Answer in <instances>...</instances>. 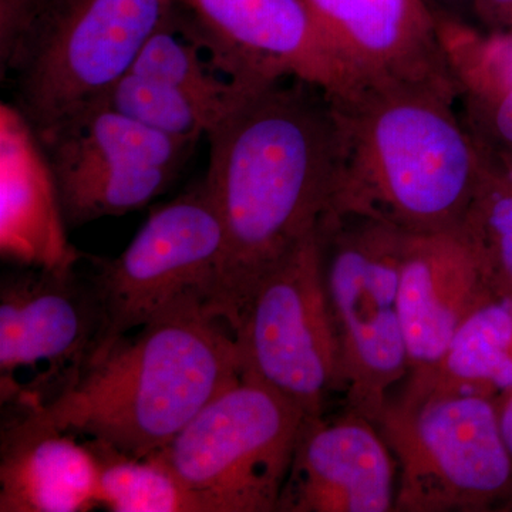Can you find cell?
<instances>
[{"label":"cell","instance_id":"obj_5","mask_svg":"<svg viewBox=\"0 0 512 512\" xmlns=\"http://www.w3.org/2000/svg\"><path fill=\"white\" fill-rule=\"evenodd\" d=\"M406 234L393 222L353 211H333L320 227L346 409L375 423L393 387L410 373L399 306Z\"/></svg>","mask_w":512,"mask_h":512},{"label":"cell","instance_id":"obj_28","mask_svg":"<svg viewBox=\"0 0 512 512\" xmlns=\"http://www.w3.org/2000/svg\"><path fill=\"white\" fill-rule=\"evenodd\" d=\"M498 417H500L501 433H503L505 446H507L512 460V392L505 400L503 407L498 410Z\"/></svg>","mask_w":512,"mask_h":512},{"label":"cell","instance_id":"obj_16","mask_svg":"<svg viewBox=\"0 0 512 512\" xmlns=\"http://www.w3.org/2000/svg\"><path fill=\"white\" fill-rule=\"evenodd\" d=\"M76 434L25 410H2L0 512H89L100 508V471Z\"/></svg>","mask_w":512,"mask_h":512},{"label":"cell","instance_id":"obj_17","mask_svg":"<svg viewBox=\"0 0 512 512\" xmlns=\"http://www.w3.org/2000/svg\"><path fill=\"white\" fill-rule=\"evenodd\" d=\"M43 146L52 165L123 163L180 173L197 141L160 133L107 104L63 128Z\"/></svg>","mask_w":512,"mask_h":512},{"label":"cell","instance_id":"obj_12","mask_svg":"<svg viewBox=\"0 0 512 512\" xmlns=\"http://www.w3.org/2000/svg\"><path fill=\"white\" fill-rule=\"evenodd\" d=\"M397 464L379 426L345 409L306 417L276 512H392Z\"/></svg>","mask_w":512,"mask_h":512},{"label":"cell","instance_id":"obj_15","mask_svg":"<svg viewBox=\"0 0 512 512\" xmlns=\"http://www.w3.org/2000/svg\"><path fill=\"white\" fill-rule=\"evenodd\" d=\"M55 171L35 128L16 106H0V255L13 266L79 264L67 238Z\"/></svg>","mask_w":512,"mask_h":512},{"label":"cell","instance_id":"obj_3","mask_svg":"<svg viewBox=\"0 0 512 512\" xmlns=\"http://www.w3.org/2000/svg\"><path fill=\"white\" fill-rule=\"evenodd\" d=\"M241 379L234 332L207 299L188 295L97 356L62 399L36 413L128 456L156 453Z\"/></svg>","mask_w":512,"mask_h":512},{"label":"cell","instance_id":"obj_24","mask_svg":"<svg viewBox=\"0 0 512 512\" xmlns=\"http://www.w3.org/2000/svg\"><path fill=\"white\" fill-rule=\"evenodd\" d=\"M461 114L483 153H512V86L494 92L461 94Z\"/></svg>","mask_w":512,"mask_h":512},{"label":"cell","instance_id":"obj_1","mask_svg":"<svg viewBox=\"0 0 512 512\" xmlns=\"http://www.w3.org/2000/svg\"><path fill=\"white\" fill-rule=\"evenodd\" d=\"M207 138L225 231L211 308L234 330L261 279L335 210L345 143L332 97L298 79L242 87Z\"/></svg>","mask_w":512,"mask_h":512},{"label":"cell","instance_id":"obj_27","mask_svg":"<svg viewBox=\"0 0 512 512\" xmlns=\"http://www.w3.org/2000/svg\"><path fill=\"white\" fill-rule=\"evenodd\" d=\"M427 2L441 18L457 20V22L471 25L470 18H473L476 0H427Z\"/></svg>","mask_w":512,"mask_h":512},{"label":"cell","instance_id":"obj_26","mask_svg":"<svg viewBox=\"0 0 512 512\" xmlns=\"http://www.w3.org/2000/svg\"><path fill=\"white\" fill-rule=\"evenodd\" d=\"M473 19L485 26L512 25V0H476Z\"/></svg>","mask_w":512,"mask_h":512},{"label":"cell","instance_id":"obj_10","mask_svg":"<svg viewBox=\"0 0 512 512\" xmlns=\"http://www.w3.org/2000/svg\"><path fill=\"white\" fill-rule=\"evenodd\" d=\"M224 254V225L202 181L151 212L119 256L92 258L107 320L99 356L184 296L211 306Z\"/></svg>","mask_w":512,"mask_h":512},{"label":"cell","instance_id":"obj_19","mask_svg":"<svg viewBox=\"0 0 512 512\" xmlns=\"http://www.w3.org/2000/svg\"><path fill=\"white\" fill-rule=\"evenodd\" d=\"M67 227L141 210L163 195L178 171L123 163L52 165Z\"/></svg>","mask_w":512,"mask_h":512},{"label":"cell","instance_id":"obj_2","mask_svg":"<svg viewBox=\"0 0 512 512\" xmlns=\"http://www.w3.org/2000/svg\"><path fill=\"white\" fill-rule=\"evenodd\" d=\"M332 100L345 143L335 211L409 232L461 227L487 165L458 110L457 86L357 83Z\"/></svg>","mask_w":512,"mask_h":512},{"label":"cell","instance_id":"obj_8","mask_svg":"<svg viewBox=\"0 0 512 512\" xmlns=\"http://www.w3.org/2000/svg\"><path fill=\"white\" fill-rule=\"evenodd\" d=\"M92 275L15 266L0 281V404L39 412L80 382L106 342Z\"/></svg>","mask_w":512,"mask_h":512},{"label":"cell","instance_id":"obj_29","mask_svg":"<svg viewBox=\"0 0 512 512\" xmlns=\"http://www.w3.org/2000/svg\"><path fill=\"white\" fill-rule=\"evenodd\" d=\"M487 167H488V165H487ZM488 168H490V167H488ZM490 170H491V168H490ZM491 171H493V170H491ZM493 173L495 175H497V177L500 178V180H503L504 183L507 184L508 187H510L512 190V173H510V175H508V174L505 175V177H503V175H501V174L495 173V171H493Z\"/></svg>","mask_w":512,"mask_h":512},{"label":"cell","instance_id":"obj_6","mask_svg":"<svg viewBox=\"0 0 512 512\" xmlns=\"http://www.w3.org/2000/svg\"><path fill=\"white\" fill-rule=\"evenodd\" d=\"M376 424L397 464L394 512L485 510L512 484L498 409L485 394L406 386Z\"/></svg>","mask_w":512,"mask_h":512},{"label":"cell","instance_id":"obj_18","mask_svg":"<svg viewBox=\"0 0 512 512\" xmlns=\"http://www.w3.org/2000/svg\"><path fill=\"white\" fill-rule=\"evenodd\" d=\"M407 386L439 392H512V313L507 299H494L457 330L439 366Z\"/></svg>","mask_w":512,"mask_h":512},{"label":"cell","instance_id":"obj_7","mask_svg":"<svg viewBox=\"0 0 512 512\" xmlns=\"http://www.w3.org/2000/svg\"><path fill=\"white\" fill-rule=\"evenodd\" d=\"M306 417L241 376L156 454L207 512H276Z\"/></svg>","mask_w":512,"mask_h":512},{"label":"cell","instance_id":"obj_22","mask_svg":"<svg viewBox=\"0 0 512 512\" xmlns=\"http://www.w3.org/2000/svg\"><path fill=\"white\" fill-rule=\"evenodd\" d=\"M109 106L160 133L197 143L220 120L214 110L190 94L133 72L116 84Z\"/></svg>","mask_w":512,"mask_h":512},{"label":"cell","instance_id":"obj_30","mask_svg":"<svg viewBox=\"0 0 512 512\" xmlns=\"http://www.w3.org/2000/svg\"><path fill=\"white\" fill-rule=\"evenodd\" d=\"M508 306H510V311L512 313V296L510 299L507 298Z\"/></svg>","mask_w":512,"mask_h":512},{"label":"cell","instance_id":"obj_13","mask_svg":"<svg viewBox=\"0 0 512 512\" xmlns=\"http://www.w3.org/2000/svg\"><path fill=\"white\" fill-rule=\"evenodd\" d=\"M495 285L463 228L407 231L399 306L409 379L429 376L464 322L498 299Z\"/></svg>","mask_w":512,"mask_h":512},{"label":"cell","instance_id":"obj_21","mask_svg":"<svg viewBox=\"0 0 512 512\" xmlns=\"http://www.w3.org/2000/svg\"><path fill=\"white\" fill-rule=\"evenodd\" d=\"M201 50L200 45L181 29L174 6L170 15L148 37L130 72L190 94L221 117L237 99L242 87L225 77H218L212 64L202 60Z\"/></svg>","mask_w":512,"mask_h":512},{"label":"cell","instance_id":"obj_23","mask_svg":"<svg viewBox=\"0 0 512 512\" xmlns=\"http://www.w3.org/2000/svg\"><path fill=\"white\" fill-rule=\"evenodd\" d=\"M461 228L476 247L495 288L512 285V190L488 167Z\"/></svg>","mask_w":512,"mask_h":512},{"label":"cell","instance_id":"obj_20","mask_svg":"<svg viewBox=\"0 0 512 512\" xmlns=\"http://www.w3.org/2000/svg\"><path fill=\"white\" fill-rule=\"evenodd\" d=\"M100 471V508L111 512H207L156 453L133 457L99 439H83Z\"/></svg>","mask_w":512,"mask_h":512},{"label":"cell","instance_id":"obj_11","mask_svg":"<svg viewBox=\"0 0 512 512\" xmlns=\"http://www.w3.org/2000/svg\"><path fill=\"white\" fill-rule=\"evenodd\" d=\"M181 29L207 50L215 70L241 87L298 79L342 96L353 87L303 0H175Z\"/></svg>","mask_w":512,"mask_h":512},{"label":"cell","instance_id":"obj_14","mask_svg":"<svg viewBox=\"0 0 512 512\" xmlns=\"http://www.w3.org/2000/svg\"><path fill=\"white\" fill-rule=\"evenodd\" d=\"M357 83L430 82L456 77L427 0H303ZM458 87V86H457Z\"/></svg>","mask_w":512,"mask_h":512},{"label":"cell","instance_id":"obj_25","mask_svg":"<svg viewBox=\"0 0 512 512\" xmlns=\"http://www.w3.org/2000/svg\"><path fill=\"white\" fill-rule=\"evenodd\" d=\"M40 0H0V66L2 74L28 28Z\"/></svg>","mask_w":512,"mask_h":512},{"label":"cell","instance_id":"obj_4","mask_svg":"<svg viewBox=\"0 0 512 512\" xmlns=\"http://www.w3.org/2000/svg\"><path fill=\"white\" fill-rule=\"evenodd\" d=\"M174 6L175 0H40L6 72L16 74L15 106L42 143L109 104Z\"/></svg>","mask_w":512,"mask_h":512},{"label":"cell","instance_id":"obj_9","mask_svg":"<svg viewBox=\"0 0 512 512\" xmlns=\"http://www.w3.org/2000/svg\"><path fill=\"white\" fill-rule=\"evenodd\" d=\"M241 376L271 387L308 417L345 394L342 355L323 278L320 229L256 285L234 328Z\"/></svg>","mask_w":512,"mask_h":512}]
</instances>
